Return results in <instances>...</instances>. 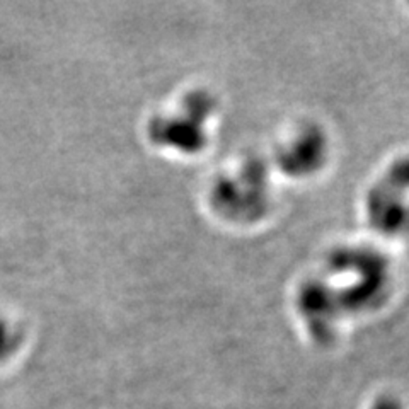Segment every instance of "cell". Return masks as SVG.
Segmentation results:
<instances>
[{"label": "cell", "mask_w": 409, "mask_h": 409, "mask_svg": "<svg viewBox=\"0 0 409 409\" xmlns=\"http://www.w3.org/2000/svg\"><path fill=\"white\" fill-rule=\"evenodd\" d=\"M14 343H16V333L3 319H0V356L9 355L12 351Z\"/></svg>", "instance_id": "obj_1"}]
</instances>
